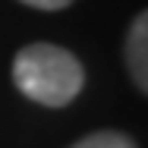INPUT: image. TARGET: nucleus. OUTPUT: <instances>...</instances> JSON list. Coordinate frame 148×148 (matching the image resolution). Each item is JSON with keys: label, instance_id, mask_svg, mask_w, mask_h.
<instances>
[{"label": "nucleus", "instance_id": "obj_2", "mask_svg": "<svg viewBox=\"0 0 148 148\" xmlns=\"http://www.w3.org/2000/svg\"><path fill=\"white\" fill-rule=\"evenodd\" d=\"M126 73L139 85L142 95H148V10H142L126 32Z\"/></svg>", "mask_w": 148, "mask_h": 148}, {"label": "nucleus", "instance_id": "obj_3", "mask_svg": "<svg viewBox=\"0 0 148 148\" xmlns=\"http://www.w3.org/2000/svg\"><path fill=\"white\" fill-rule=\"evenodd\" d=\"M69 148H136V142L126 132H117V129H98V132L82 136L76 145H69Z\"/></svg>", "mask_w": 148, "mask_h": 148}, {"label": "nucleus", "instance_id": "obj_1", "mask_svg": "<svg viewBox=\"0 0 148 148\" xmlns=\"http://www.w3.org/2000/svg\"><path fill=\"white\" fill-rule=\"evenodd\" d=\"M13 82L29 101L41 107H66L69 101L79 98L85 85V69L73 51L47 41H35L16 54Z\"/></svg>", "mask_w": 148, "mask_h": 148}, {"label": "nucleus", "instance_id": "obj_4", "mask_svg": "<svg viewBox=\"0 0 148 148\" xmlns=\"http://www.w3.org/2000/svg\"><path fill=\"white\" fill-rule=\"evenodd\" d=\"M19 3H25L32 10H44V13H57V10H66L73 0H19Z\"/></svg>", "mask_w": 148, "mask_h": 148}]
</instances>
